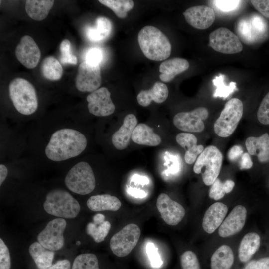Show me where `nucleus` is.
Wrapping results in <instances>:
<instances>
[{"label":"nucleus","mask_w":269,"mask_h":269,"mask_svg":"<svg viewBox=\"0 0 269 269\" xmlns=\"http://www.w3.org/2000/svg\"><path fill=\"white\" fill-rule=\"evenodd\" d=\"M87 145V138L80 131L62 128L51 135L45 148V154L52 161H63L79 155Z\"/></svg>","instance_id":"1"},{"label":"nucleus","mask_w":269,"mask_h":269,"mask_svg":"<svg viewBox=\"0 0 269 269\" xmlns=\"http://www.w3.org/2000/svg\"><path fill=\"white\" fill-rule=\"evenodd\" d=\"M138 42L144 56L154 61H162L168 58L171 45L167 36L153 26L143 27L138 34Z\"/></svg>","instance_id":"2"},{"label":"nucleus","mask_w":269,"mask_h":269,"mask_svg":"<svg viewBox=\"0 0 269 269\" xmlns=\"http://www.w3.org/2000/svg\"><path fill=\"white\" fill-rule=\"evenodd\" d=\"M9 94L16 110L24 115H30L38 108V99L33 85L21 78L14 79L9 85Z\"/></svg>","instance_id":"3"},{"label":"nucleus","mask_w":269,"mask_h":269,"mask_svg":"<svg viewBox=\"0 0 269 269\" xmlns=\"http://www.w3.org/2000/svg\"><path fill=\"white\" fill-rule=\"evenodd\" d=\"M43 208L50 215L65 218H74L80 211L79 202L69 192L60 188L47 193Z\"/></svg>","instance_id":"4"},{"label":"nucleus","mask_w":269,"mask_h":269,"mask_svg":"<svg viewBox=\"0 0 269 269\" xmlns=\"http://www.w3.org/2000/svg\"><path fill=\"white\" fill-rule=\"evenodd\" d=\"M223 156L216 146L205 148L197 158L193 171L196 174L202 173V180L207 186L212 185L217 179L222 166Z\"/></svg>","instance_id":"5"},{"label":"nucleus","mask_w":269,"mask_h":269,"mask_svg":"<svg viewBox=\"0 0 269 269\" xmlns=\"http://www.w3.org/2000/svg\"><path fill=\"white\" fill-rule=\"evenodd\" d=\"M64 182L70 191L79 195L90 193L96 186L93 170L85 161H80L74 165L67 173Z\"/></svg>","instance_id":"6"},{"label":"nucleus","mask_w":269,"mask_h":269,"mask_svg":"<svg viewBox=\"0 0 269 269\" xmlns=\"http://www.w3.org/2000/svg\"><path fill=\"white\" fill-rule=\"evenodd\" d=\"M243 113V104L238 98L229 100L214 125V132L220 137H227L236 130Z\"/></svg>","instance_id":"7"},{"label":"nucleus","mask_w":269,"mask_h":269,"mask_svg":"<svg viewBox=\"0 0 269 269\" xmlns=\"http://www.w3.org/2000/svg\"><path fill=\"white\" fill-rule=\"evenodd\" d=\"M141 234L138 225L130 223L115 234L110 241V247L114 255L123 257L129 255L137 245Z\"/></svg>","instance_id":"8"},{"label":"nucleus","mask_w":269,"mask_h":269,"mask_svg":"<svg viewBox=\"0 0 269 269\" xmlns=\"http://www.w3.org/2000/svg\"><path fill=\"white\" fill-rule=\"evenodd\" d=\"M67 223L62 218L49 221L38 235V242L46 249L51 251L61 249L64 245L63 232Z\"/></svg>","instance_id":"9"},{"label":"nucleus","mask_w":269,"mask_h":269,"mask_svg":"<svg viewBox=\"0 0 269 269\" xmlns=\"http://www.w3.org/2000/svg\"><path fill=\"white\" fill-rule=\"evenodd\" d=\"M209 45L216 51L223 54L240 52L243 45L239 37L229 29L219 28L209 34Z\"/></svg>","instance_id":"10"},{"label":"nucleus","mask_w":269,"mask_h":269,"mask_svg":"<svg viewBox=\"0 0 269 269\" xmlns=\"http://www.w3.org/2000/svg\"><path fill=\"white\" fill-rule=\"evenodd\" d=\"M99 65H93L86 61L81 62L75 79L77 90L82 92H92L98 89L101 83Z\"/></svg>","instance_id":"11"},{"label":"nucleus","mask_w":269,"mask_h":269,"mask_svg":"<svg viewBox=\"0 0 269 269\" xmlns=\"http://www.w3.org/2000/svg\"><path fill=\"white\" fill-rule=\"evenodd\" d=\"M209 115L208 110L203 107L196 108L190 112L176 114L173 119L174 125L185 132L199 133L203 131V121Z\"/></svg>","instance_id":"12"},{"label":"nucleus","mask_w":269,"mask_h":269,"mask_svg":"<svg viewBox=\"0 0 269 269\" xmlns=\"http://www.w3.org/2000/svg\"><path fill=\"white\" fill-rule=\"evenodd\" d=\"M86 100L89 112L96 116H108L115 111V106L111 98V93L106 87L91 92Z\"/></svg>","instance_id":"13"},{"label":"nucleus","mask_w":269,"mask_h":269,"mask_svg":"<svg viewBox=\"0 0 269 269\" xmlns=\"http://www.w3.org/2000/svg\"><path fill=\"white\" fill-rule=\"evenodd\" d=\"M156 206L162 219L171 226L177 225L185 215L183 207L165 193H161L158 196Z\"/></svg>","instance_id":"14"},{"label":"nucleus","mask_w":269,"mask_h":269,"mask_svg":"<svg viewBox=\"0 0 269 269\" xmlns=\"http://www.w3.org/2000/svg\"><path fill=\"white\" fill-rule=\"evenodd\" d=\"M17 60L25 67L33 69L38 64L40 50L33 39L28 36H23L15 49Z\"/></svg>","instance_id":"15"},{"label":"nucleus","mask_w":269,"mask_h":269,"mask_svg":"<svg viewBox=\"0 0 269 269\" xmlns=\"http://www.w3.org/2000/svg\"><path fill=\"white\" fill-rule=\"evenodd\" d=\"M183 14L187 22L198 29L209 28L215 21L214 10L206 5H197L187 9Z\"/></svg>","instance_id":"16"},{"label":"nucleus","mask_w":269,"mask_h":269,"mask_svg":"<svg viewBox=\"0 0 269 269\" xmlns=\"http://www.w3.org/2000/svg\"><path fill=\"white\" fill-rule=\"evenodd\" d=\"M246 217V208L242 205L236 206L219 227V236L225 238L239 232L245 224Z\"/></svg>","instance_id":"17"},{"label":"nucleus","mask_w":269,"mask_h":269,"mask_svg":"<svg viewBox=\"0 0 269 269\" xmlns=\"http://www.w3.org/2000/svg\"><path fill=\"white\" fill-rule=\"evenodd\" d=\"M228 211L227 206L221 202H216L211 205L205 212L202 227L209 234L213 233L220 226Z\"/></svg>","instance_id":"18"},{"label":"nucleus","mask_w":269,"mask_h":269,"mask_svg":"<svg viewBox=\"0 0 269 269\" xmlns=\"http://www.w3.org/2000/svg\"><path fill=\"white\" fill-rule=\"evenodd\" d=\"M137 124V120L134 115L129 114L125 116L122 125L112 136V142L116 149L123 150L128 146Z\"/></svg>","instance_id":"19"},{"label":"nucleus","mask_w":269,"mask_h":269,"mask_svg":"<svg viewBox=\"0 0 269 269\" xmlns=\"http://www.w3.org/2000/svg\"><path fill=\"white\" fill-rule=\"evenodd\" d=\"M245 145L248 153L251 155L256 156L260 163L269 162V134L268 133L258 137H248Z\"/></svg>","instance_id":"20"},{"label":"nucleus","mask_w":269,"mask_h":269,"mask_svg":"<svg viewBox=\"0 0 269 269\" xmlns=\"http://www.w3.org/2000/svg\"><path fill=\"white\" fill-rule=\"evenodd\" d=\"M176 140L178 144L186 150L184 159L188 164H192L195 162L204 149L203 145L197 144V138L191 133H179L176 136Z\"/></svg>","instance_id":"21"},{"label":"nucleus","mask_w":269,"mask_h":269,"mask_svg":"<svg viewBox=\"0 0 269 269\" xmlns=\"http://www.w3.org/2000/svg\"><path fill=\"white\" fill-rule=\"evenodd\" d=\"M189 67L188 61L181 58H173L164 61L159 66V78L163 82H169L176 76L187 70Z\"/></svg>","instance_id":"22"},{"label":"nucleus","mask_w":269,"mask_h":269,"mask_svg":"<svg viewBox=\"0 0 269 269\" xmlns=\"http://www.w3.org/2000/svg\"><path fill=\"white\" fill-rule=\"evenodd\" d=\"M168 89L163 83L156 82L152 87L147 90H141L137 96L139 105L143 107L149 105L153 101L157 103L164 102L168 96Z\"/></svg>","instance_id":"23"},{"label":"nucleus","mask_w":269,"mask_h":269,"mask_svg":"<svg viewBox=\"0 0 269 269\" xmlns=\"http://www.w3.org/2000/svg\"><path fill=\"white\" fill-rule=\"evenodd\" d=\"M260 236L255 232L246 234L242 238L238 249V258L242 264H245L258 251L260 246Z\"/></svg>","instance_id":"24"},{"label":"nucleus","mask_w":269,"mask_h":269,"mask_svg":"<svg viewBox=\"0 0 269 269\" xmlns=\"http://www.w3.org/2000/svg\"><path fill=\"white\" fill-rule=\"evenodd\" d=\"M235 257L232 249L226 245L218 248L210 259V269H232Z\"/></svg>","instance_id":"25"},{"label":"nucleus","mask_w":269,"mask_h":269,"mask_svg":"<svg viewBox=\"0 0 269 269\" xmlns=\"http://www.w3.org/2000/svg\"><path fill=\"white\" fill-rule=\"evenodd\" d=\"M133 142L140 145L155 146L161 142V137L149 126L140 123L134 128L131 136Z\"/></svg>","instance_id":"26"},{"label":"nucleus","mask_w":269,"mask_h":269,"mask_svg":"<svg viewBox=\"0 0 269 269\" xmlns=\"http://www.w3.org/2000/svg\"><path fill=\"white\" fill-rule=\"evenodd\" d=\"M86 204L88 208L93 211H116L121 206L119 199L109 194L92 196L88 199Z\"/></svg>","instance_id":"27"},{"label":"nucleus","mask_w":269,"mask_h":269,"mask_svg":"<svg viewBox=\"0 0 269 269\" xmlns=\"http://www.w3.org/2000/svg\"><path fill=\"white\" fill-rule=\"evenodd\" d=\"M112 29L111 21L107 17L100 16L96 19L94 26L87 27L86 35L90 41L100 42L109 37Z\"/></svg>","instance_id":"28"},{"label":"nucleus","mask_w":269,"mask_h":269,"mask_svg":"<svg viewBox=\"0 0 269 269\" xmlns=\"http://www.w3.org/2000/svg\"><path fill=\"white\" fill-rule=\"evenodd\" d=\"M29 253L39 269H47L52 265L54 252L46 249L38 242L30 245Z\"/></svg>","instance_id":"29"},{"label":"nucleus","mask_w":269,"mask_h":269,"mask_svg":"<svg viewBox=\"0 0 269 269\" xmlns=\"http://www.w3.org/2000/svg\"><path fill=\"white\" fill-rule=\"evenodd\" d=\"M54 2L51 0H27L25 10L32 19L41 21L47 16Z\"/></svg>","instance_id":"30"},{"label":"nucleus","mask_w":269,"mask_h":269,"mask_svg":"<svg viewBox=\"0 0 269 269\" xmlns=\"http://www.w3.org/2000/svg\"><path fill=\"white\" fill-rule=\"evenodd\" d=\"M63 68L60 62L53 56L44 58L41 66V71L43 77L51 81L61 79L63 75Z\"/></svg>","instance_id":"31"},{"label":"nucleus","mask_w":269,"mask_h":269,"mask_svg":"<svg viewBox=\"0 0 269 269\" xmlns=\"http://www.w3.org/2000/svg\"><path fill=\"white\" fill-rule=\"evenodd\" d=\"M248 18L251 36L253 43H255L266 36L268 31L267 23L264 18L256 13L251 15Z\"/></svg>","instance_id":"32"},{"label":"nucleus","mask_w":269,"mask_h":269,"mask_svg":"<svg viewBox=\"0 0 269 269\" xmlns=\"http://www.w3.org/2000/svg\"><path fill=\"white\" fill-rule=\"evenodd\" d=\"M102 4L111 9L120 18H124L134 6L132 0H99Z\"/></svg>","instance_id":"33"},{"label":"nucleus","mask_w":269,"mask_h":269,"mask_svg":"<svg viewBox=\"0 0 269 269\" xmlns=\"http://www.w3.org/2000/svg\"><path fill=\"white\" fill-rule=\"evenodd\" d=\"M111 228V224L108 221H104L100 224L90 222L86 227V233L90 236L94 241L100 243L104 240Z\"/></svg>","instance_id":"34"},{"label":"nucleus","mask_w":269,"mask_h":269,"mask_svg":"<svg viewBox=\"0 0 269 269\" xmlns=\"http://www.w3.org/2000/svg\"><path fill=\"white\" fill-rule=\"evenodd\" d=\"M225 78V75L220 74L212 80L213 84L216 87L213 97L223 98L225 99L235 90H238L236 82H231L228 85H226Z\"/></svg>","instance_id":"35"},{"label":"nucleus","mask_w":269,"mask_h":269,"mask_svg":"<svg viewBox=\"0 0 269 269\" xmlns=\"http://www.w3.org/2000/svg\"><path fill=\"white\" fill-rule=\"evenodd\" d=\"M71 269H99L97 258L92 253L80 254L74 259Z\"/></svg>","instance_id":"36"},{"label":"nucleus","mask_w":269,"mask_h":269,"mask_svg":"<svg viewBox=\"0 0 269 269\" xmlns=\"http://www.w3.org/2000/svg\"><path fill=\"white\" fill-rule=\"evenodd\" d=\"M60 50L61 52L60 60L63 64H77V58L72 53L71 44L69 40L65 39L61 42Z\"/></svg>","instance_id":"37"},{"label":"nucleus","mask_w":269,"mask_h":269,"mask_svg":"<svg viewBox=\"0 0 269 269\" xmlns=\"http://www.w3.org/2000/svg\"><path fill=\"white\" fill-rule=\"evenodd\" d=\"M182 269H201L197 255L191 251L184 252L180 256Z\"/></svg>","instance_id":"38"},{"label":"nucleus","mask_w":269,"mask_h":269,"mask_svg":"<svg viewBox=\"0 0 269 269\" xmlns=\"http://www.w3.org/2000/svg\"><path fill=\"white\" fill-rule=\"evenodd\" d=\"M257 119L264 125H269V92L262 100L258 111Z\"/></svg>","instance_id":"39"},{"label":"nucleus","mask_w":269,"mask_h":269,"mask_svg":"<svg viewBox=\"0 0 269 269\" xmlns=\"http://www.w3.org/2000/svg\"><path fill=\"white\" fill-rule=\"evenodd\" d=\"M146 249L151 266L154 268L161 267L163 262L158 252V248L153 243L148 242L146 245Z\"/></svg>","instance_id":"40"},{"label":"nucleus","mask_w":269,"mask_h":269,"mask_svg":"<svg viewBox=\"0 0 269 269\" xmlns=\"http://www.w3.org/2000/svg\"><path fill=\"white\" fill-rule=\"evenodd\" d=\"M214 5L219 10L228 12L235 10L241 3V0H216L212 1Z\"/></svg>","instance_id":"41"},{"label":"nucleus","mask_w":269,"mask_h":269,"mask_svg":"<svg viewBox=\"0 0 269 269\" xmlns=\"http://www.w3.org/2000/svg\"><path fill=\"white\" fill-rule=\"evenodd\" d=\"M11 259L8 247L1 238L0 239V269H10Z\"/></svg>","instance_id":"42"},{"label":"nucleus","mask_w":269,"mask_h":269,"mask_svg":"<svg viewBox=\"0 0 269 269\" xmlns=\"http://www.w3.org/2000/svg\"><path fill=\"white\" fill-rule=\"evenodd\" d=\"M103 58L102 50L97 47H93L87 51L85 56V61L93 65H99Z\"/></svg>","instance_id":"43"},{"label":"nucleus","mask_w":269,"mask_h":269,"mask_svg":"<svg viewBox=\"0 0 269 269\" xmlns=\"http://www.w3.org/2000/svg\"><path fill=\"white\" fill-rule=\"evenodd\" d=\"M241 269H269V257L250 260Z\"/></svg>","instance_id":"44"},{"label":"nucleus","mask_w":269,"mask_h":269,"mask_svg":"<svg viewBox=\"0 0 269 269\" xmlns=\"http://www.w3.org/2000/svg\"><path fill=\"white\" fill-rule=\"evenodd\" d=\"M225 194L223 187V183L218 178L211 185L209 192V196L215 200L222 198Z\"/></svg>","instance_id":"45"},{"label":"nucleus","mask_w":269,"mask_h":269,"mask_svg":"<svg viewBox=\"0 0 269 269\" xmlns=\"http://www.w3.org/2000/svg\"><path fill=\"white\" fill-rule=\"evenodd\" d=\"M251 2L260 13L269 18V0H252Z\"/></svg>","instance_id":"46"},{"label":"nucleus","mask_w":269,"mask_h":269,"mask_svg":"<svg viewBox=\"0 0 269 269\" xmlns=\"http://www.w3.org/2000/svg\"><path fill=\"white\" fill-rule=\"evenodd\" d=\"M243 150L240 145H234L229 150L227 154L230 161H234L242 155Z\"/></svg>","instance_id":"47"},{"label":"nucleus","mask_w":269,"mask_h":269,"mask_svg":"<svg viewBox=\"0 0 269 269\" xmlns=\"http://www.w3.org/2000/svg\"><path fill=\"white\" fill-rule=\"evenodd\" d=\"M253 162L248 153H244L242 154L240 162V169H249L252 167Z\"/></svg>","instance_id":"48"},{"label":"nucleus","mask_w":269,"mask_h":269,"mask_svg":"<svg viewBox=\"0 0 269 269\" xmlns=\"http://www.w3.org/2000/svg\"><path fill=\"white\" fill-rule=\"evenodd\" d=\"M71 263L68 260L64 259L57 262L47 269H70Z\"/></svg>","instance_id":"49"},{"label":"nucleus","mask_w":269,"mask_h":269,"mask_svg":"<svg viewBox=\"0 0 269 269\" xmlns=\"http://www.w3.org/2000/svg\"><path fill=\"white\" fill-rule=\"evenodd\" d=\"M127 192L131 196L136 198H144L146 196V193L143 190L131 187L127 189Z\"/></svg>","instance_id":"50"},{"label":"nucleus","mask_w":269,"mask_h":269,"mask_svg":"<svg viewBox=\"0 0 269 269\" xmlns=\"http://www.w3.org/2000/svg\"><path fill=\"white\" fill-rule=\"evenodd\" d=\"M8 174V169L3 164L0 165V186H1Z\"/></svg>","instance_id":"51"},{"label":"nucleus","mask_w":269,"mask_h":269,"mask_svg":"<svg viewBox=\"0 0 269 269\" xmlns=\"http://www.w3.org/2000/svg\"><path fill=\"white\" fill-rule=\"evenodd\" d=\"M235 186V183L232 180H227L223 183V187L225 193L231 192Z\"/></svg>","instance_id":"52"},{"label":"nucleus","mask_w":269,"mask_h":269,"mask_svg":"<svg viewBox=\"0 0 269 269\" xmlns=\"http://www.w3.org/2000/svg\"><path fill=\"white\" fill-rule=\"evenodd\" d=\"M132 181L136 183L144 185L149 183V180L145 176L135 175L132 178Z\"/></svg>","instance_id":"53"},{"label":"nucleus","mask_w":269,"mask_h":269,"mask_svg":"<svg viewBox=\"0 0 269 269\" xmlns=\"http://www.w3.org/2000/svg\"><path fill=\"white\" fill-rule=\"evenodd\" d=\"M105 217L102 214H96L93 217V222L97 224H100L105 221Z\"/></svg>","instance_id":"54"},{"label":"nucleus","mask_w":269,"mask_h":269,"mask_svg":"<svg viewBox=\"0 0 269 269\" xmlns=\"http://www.w3.org/2000/svg\"></svg>","instance_id":"55"}]
</instances>
